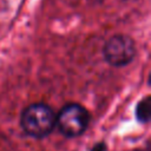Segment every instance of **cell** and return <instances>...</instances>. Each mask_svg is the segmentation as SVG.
<instances>
[{
    "label": "cell",
    "mask_w": 151,
    "mask_h": 151,
    "mask_svg": "<svg viewBox=\"0 0 151 151\" xmlns=\"http://www.w3.org/2000/svg\"><path fill=\"white\" fill-rule=\"evenodd\" d=\"M136 114H137V118L142 122L149 120L150 114H151V100L149 97H146L145 99L139 101V104L136 109Z\"/></svg>",
    "instance_id": "4"
},
{
    "label": "cell",
    "mask_w": 151,
    "mask_h": 151,
    "mask_svg": "<svg viewBox=\"0 0 151 151\" xmlns=\"http://www.w3.org/2000/svg\"><path fill=\"white\" fill-rule=\"evenodd\" d=\"M136 151H150V149H149V147H145V149H138V150H136Z\"/></svg>",
    "instance_id": "6"
},
{
    "label": "cell",
    "mask_w": 151,
    "mask_h": 151,
    "mask_svg": "<svg viewBox=\"0 0 151 151\" xmlns=\"http://www.w3.org/2000/svg\"><path fill=\"white\" fill-rule=\"evenodd\" d=\"M92 151H105V145H103V144H100V145H96V146L93 147Z\"/></svg>",
    "instance_id": "5"
},
{
    "label": "cell",
    "mask_w": 151,
    "mask_h": 151,
    "mask_svg": "<svg viewBox=\"0 0 151 151\" xmlns=\"http://www.w3.org/2000/svg\"><path fill=\"white\" fill-rule=\"evenodd\" d=\"M90 122L87 110L76 103L65 105L55 116V126L66 137H78L81 134Z\"/></svg>",
    "instance_id": "2"
},
{
    "label": "cell",
    "mask_w": 151,
    "mask_h": 151,
    "mask_svg": "<svg viewBox=\"0 0 151 151\" xmlns=\"http://www.w3.org/2000/svg\"><path fill=\"white\" fill-rule=\"evenodd\" d=\"M136 55L133 40L123 34L111 37L104 45V58L113 66H124L132 61Z\"/></svg>",
    "instance_id": "3"
},
{
    "label": "cell",
    "mask_w": 151,
    "mask_h": 151,
    "mask_svg": "<svg viewBox=\"0 0 151 151\" xmlns=\"http://www.w3.org/2000/svg\"><path fill=\"white\" fill-rule=\"evenodd\" d=\"M55 113L44 103L28 105L21 113L20 125L31 137L42 138L52 132L55 127Z\"/></svg>",
    "instance_id": "1"
}]
</instances>
